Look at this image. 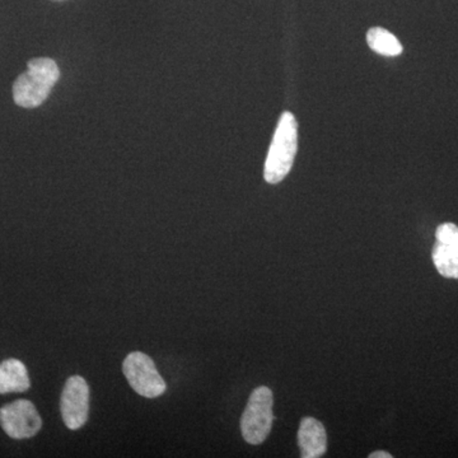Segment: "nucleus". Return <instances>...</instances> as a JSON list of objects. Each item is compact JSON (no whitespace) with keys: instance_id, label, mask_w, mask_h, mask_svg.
Masks as SVG:
<instances>
[{"instance_id":"nucleus-1","label":"nucleus","mask_w":458,"mask_h":458,"mask_svg":"<svg viewBox=\"0 0 458 458\" xmlns=\"http://www.w3.org/2000/svg\"><path fill=\"white\" fill-rule=\"evenodd\" d=\"M298 149V123L293 114L283 113L271 140L265 161L264 179L276 185L288 176L293 167Z\"/></svg>"},{"instance_id":"nucleus-2","label":"nucleus","mask_w":458,"mask_h":458,"mask_svg":"<svg viewBox=\"0 0 458 458\" xmlns=\"http://www.w3.org/2000/svg\"><path fill=\"white\" fill-rule=\"evenodd\" d=\"M60 78L55 60L36 57L30 60L27 72L13 84V98L18 106L35 108L44 104Z\"/></svg>"},{"instance_id":"nucleus-3","label":"nucleus","mask_w":458,"mask_h":458,"mask_svg":"<svg viewBox=\"0 0 458 458\" xmlns=\"http://www.w3.org/2000/svg\"><path fill=\"white\" fill-rule=\"evenodd\" d=\"M273 393L267 386L256 388L241 419V432L250 445H261L269 437L274 423Z\"/></svg>"},{"instance_id":"nucleus-4","label":"nucleus","mask_w":458,"mask_h":458,"mask_svg":"<svg viewBox=\"0 0 458 458\" xmlns=\"http://www.w3.org/2000/svg\"><path fill=\"white\" fill-rule=\"evenodd\" d=\"M123 372L132 390L148 399L161 396L167 387L156 369L155 361L144 352H131L123 360Z\"/></svg>"},{"instance_id":"nucleus-5","label":"nucleus","mask_w":458,"mask_h":458,"mask_svg":"<svg viewBox=\"0 0 458 458\" xmlns=\"http://www.w3.org/2000/svg\"><path fill=\"white\" fill-rule=\"evenodd\" d=\"M0 427L11 438H32L40 432L42 420L31 401L17 400L0 409Z\"/></svg>"},{"instance_id":"nucleus-6","label":"nucleus","mask_w":458,"mask_h":458,"mask_svg":"<svg viewBox=\"0 0 458 458\" xmlns=\"http://www.w3.org/2000/svg\"><path fill=\"white\" fill-rule=\"evenodd\" d=\"M60 409L63 420L69 429H81L87 423L89 412V387L83 377L73 376L66 381Z\"/></svg>"},{"instance_id":"nucleus-7","label":"nucleus","mask_w":458,"mask_h":458,"mask_svg":"<svg viewBox=\"0 0 458 458\" xmlns=\"http://www.w3.org/2000/svg\"><path fill=\"white\" fill-rule=\"evenodd\" d=\"M432 258L434 267L442 276L458 279V227L443 223L436 231Z\"/></svg>"},{"instance_id":"nucleus-8","label":"nucleus","mask_w":458,"mask_h":458,"mask_svg":"<svg viewBox=\"0 0 458 458\" xmlns=\"http://www.w3.org/2000/svg\"><path fill=\"white\" fill-rule=\"evenodd\" d=\"M298 445L301 457L318 458L327 450V436L325 427L315 418H303L298 430Z\"/></svg>"},{"instance_id":"nucleus-9","label":"nucleus","mask_w":458,"mask_h":458,"mask_svg":"<svg viewBox=\"0 0 458 458\" xmlns=\"http://www.w3.org/2000/svg\"><path fill=\"white\" fill-rule=\"evenodd\" d=\"M31 387L25 364L18 360L0 363V394L25 393Z\"/></svg>"},{"instance_id":"nucleus-10","label":"nucleus","mask_w":458,"mask_h":458,"mask_svg":"<svg viewBox=\"0 0 458 458\" xmlns=\"http://www.w3.org/2000/svg\"><path fill=\"white\" fill-rule=\"evenodd\" d=\"M367 42L370 49L379 55L399 56L403 53V45L396 36L382 27H372L367 32Z\"/></svg>"},{"instance_id":"nucleus-11","label":"nucleus","mask_w":458,"mask_h":458,"mask_svg":"<svg viewBox=\"0 0 458 458\" xmlns=\"http://www.w3.org/2000/svg\"><path fill=\"white\" fill-rule=\"evenodd\" d=\"M369 458H393V454H388L385 451H377L369 454Z\"/></svg>"}]
</instances>
